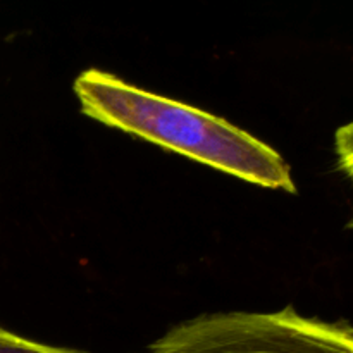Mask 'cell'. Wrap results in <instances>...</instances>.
Instances as JSON below:
<instances>
[{"label":"cell","instance_id":"cell-2","mask_svg":"<svg viewBox=\"0 0 353 353\" xmlns=\"http://www.w3.org/2000/svg\"><path fill=\"white\" fill-rule=\"evenodd\" d=\"M141 353H353V327L278 312L205 314L178 324Z\"/></svg>","mask_w":353,"mask_h":353},{"label":"cell","instance_id":"cell-1","mask_svg":"<svg viewBox=\"0 0 353 353\" xmlns=\"http://www.w3.org/2000/svg\"><path fill=\"white\" fill-rule=\"evenodd\" d=\"M81 112L109 128L159 145L271 190L296 193L288 162L269 145L223 117L86 69L74 79Z\"/></svg>","mask_w":353,"mask_h":353},{"label":"cell","instance_id":"cell-4","mask_svg":"<svg viewBox=\"0 0 353 353\" xmlns=\"http://www.w3.org/2000/svg\"><path fill=\"white\" fill-rule=\"evenodd\" d=\"M334 150H336L338 165L353 181V121L338 128L334 134Z\"/></svg>","mask_w":353,"mask_h":353},{"label":"cell","instance_id":"cell-3","mask_svg":"<svg viewBox=\"0 0 353 353\" xmlns=\"http://www.w3.org/2000/svg\"><path fill=\"white\" fill-rule=\"evenodd\" d=\"M0 353H85V352L40 343V341L19 336V334L12 333V331L0 326Z\"/></svg>","mask_w":353,"mask_h":353},{"label":"cell","instance_id":"cell-5","mask_svg":"<svg viewBox=\"0 0 353 353\" xmlns=\"http://www.w3.org/2000/svg\"><path fill=\"white\" fill-rule=\"evenodd\" d=\"M350 226H352V228H353V217H352V224H350Z\"/></svg>","mask_w":353,"mask_h":353}]
</instances>
